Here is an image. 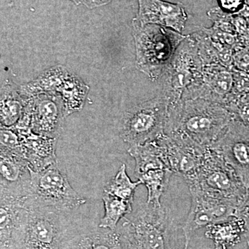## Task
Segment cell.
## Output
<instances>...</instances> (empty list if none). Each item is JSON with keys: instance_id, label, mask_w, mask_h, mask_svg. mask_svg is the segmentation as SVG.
I'll use <instances>...</instances> for the list:
<instances>
[{"instance_id": "ba28073f", "label": "cell", "mask_w": 249, "mask_h": 249, "mask_svg": "<svg viewBox=\"0 0 249 249\" xmlns=\"http://www.w3.org/2000/svg\"><path fill=\"white\" fill-rule=\"evenodd\" d=\"M29 196L34 204L70 214L86 203L71 186L58 162L41 171H34L29 167Z\"/></svg>"}, {"instance_id": "52a82bcc", "label": "cell", "mask_w": 249, "mask_h": 249, "mask_svg": "<svg viewBox=\"0 0 249 249\" xmlns=\"http://www.w3.org/2000/svg\"><path fill=\"white\" fill-rule=\"evenodd\" d=\"M169 107L168 96L162 94L124 112L119 135L128 148L151 142L165 134Z\"/></svg>"}, {"instance_id": "30bf717a", "label": "cell", "mask_w": 249, "mask_h": 249, "mask_svg": "<svg viewBox=\"0 0 249 249\" xmlns=\"http://www.w3.org/2000/svg\"><path fill=\"white\" fill-rule=\"evenodd\" d=\"M62 249H124L117 230L99 227L98 222L71 214Z\"/></svg>"}, {"instance_id": "6da1fadb", "label": "cell", "mask_w": 249, "mask_h": 249, "mask_svg": "<svg viewBox=\"0 0 249 249\" xmlns=\"http://www.w3.org/2000/svg\"><path fill=\"white\" fill-rule=\"evenodd\" d=\"M235 118L224 105L195 98L170 106L165 134L211 147Z\"/></svg>"}, {"instance_id": "e0dca14e", "label": "cell", "mask_w": 249, "mask_h": 249, "mask_svg": "<svg viewBox=\"0 0 249 249\" xmlns=\"http://www.w3.org/2000/svg\"><path fill=\"white\" fill-rule=\"evenodd\" d=\"M206 228L205 236L213 242L214 249H229L234 247L240 243L245 232V223L235 215Z\"/></svg>"}, {"instance_id": "7a4b0ae2", "label": "cell", "mask_w": 249, "mask_h": 249, "mask_svg": "<svg viewBox=\"0 0 249 249\" xmlns=\"http://www.w3.org/2000/svg\"><path fill=\"white\" fill-rule=\"evenodd\" d=\"M117 230L124 249H172L173 221L163 206L142 203Z\"/></svg>"}, {"instance_id": "cb8c5ba5", "label": "cell", "mask_w": 249, "mask_h": 249, "mask_svg": "<svg viewBox=\"0 0 249 249\" xmlns=\"http://www.w3.org/2000/svg\"><path fill=\"white\" fill-rule=\"evenodd\" d=\"M219 9L227 14H240L245 6V0H217Z\"/></svg>"}, {"instance_id": "9c48e42d", "label": "cell", "mask_w": 249, "mask_h": 249, "mask_svg": "<svg viewBox=\"0 0 249 249\" xmlns=\"http://www.w3.org/2000/svg\"><path fill=\"white\" fill-rule=\"evenodd\" d=\"M191 208L181 227L185 243L188 249L191 237L196 231L214 223L227 220L235 215L237 206L235 203L213 196L199 190H189Z\"/></svg>"}, {"instance_id": "8992f818", "label": "cell", "mask_w": 249, "mask_h": 249, "mask_svg": "<svg viewBox=\"0 0 249 249\" xmlns=\"http://www.w3.org/2000/svg\"><path fill=\"white\" fill-rule=\"evenodd\" d=\"M197 42L191 37L181 42L165 73L164 94L170 106L198 98L203 83V67Z\"/></svg>"}, {"instance_id": "44dd1931", "label": "cell", "mask_w": 249, "mask_h": 249, "mask_svg": "<svg viewBox=\"0 0 249 249\" xmlns=\"http://www.w3.org/2000/svg\"><path fill=\"white\" fill-rule=\"evenodd\" d=\"M173 175V172L168 169H155L149 170L137 177L142 184L146 187L147 203L162 206L160 199L168 189Z\"/></svg>"}, {"instance_id": "d4e9b609", "label": "cell", "mask_w": 249, "mask_h": 249, "mask_svg": "<svg viewBox=\"0 0 249 249\" xmlns=\"http://www.w3.org/2000/svg\"><path fill=\"white\" fill-rule=\"evenodd\" d=\"M112 0H86L85 1V6L89 9L98 7V6L106 5L110 2Z\"/></svg>"}, {"instance_id": "5b68a950", "label": "cell", "mask_w": 249, "mask_h": 249, "mask_svg": "<svg viewBox=\"0 0 249 249\" xmlns=\"http://www.w3.org/2000/svg\"><path fill=\"white\" fill-rule=\"evenodd\" d=\"M189 190H199L235 203L237 206L247 193V187L231 165L212 147H207L196 173L184 180Z\"/></svg>"}, {"instance_id": "d6986e66", "label": "cell", "mask_w": 249, "mask_h": 249, "mask_svg": "<svg viewBox=\"0 0 249 249\" xmlns=\"http://www.w3.org/2000/svg\"><path fill=\"white\" fill-rule=\"evenodd\" d=\"M30 98H26L20 89L14 85L5 84L1 88V125L12 127L20 119Z\"/></svg>"}, {"instance_id": "8fae6325", "label": "cell", "mask_w": 249, "mask_h": 249, "mask_svg": "<svg viewBox=\"0 0 249 249\" xmlns=\"http://www.w3.org/2000/svg\"><path fill=\"white\" fill-rule=\"evenodd\" d=\"M222 155L242 182L249 188V127L234 118L217 142L212 145Z\"/></svg>"}, {"instance_id": "7c38bea8", "label": "cell", "mask_w": 249, "mask_h": 249, "mask_svg": "<svg viewBox=\"0 0 249 249\" xmlns=\"http://www.w3.org/2000/svg\"><path fill=\"white\" fill-rule=\"evenodd\" d=\"M32 130L34 133L56 139L66 117L61 97L53 93H42L30 98Z\"/></svg>"}, {"instance_id": "ac0fdd59", "label": "cell", "mask_w": 249, "mask_h": 249, "mask_svg": "<svg viewBox=\"0 0 249 249\" xmlns=\"http://www.w3.org/2000/svg\"><path fill=\"white\" fill-rule=\"evenodd\" d=\"M89 87L76 76L67 71L58 85L55 94L61 97L65 116L81 110L86 99Z\"/></svg>"}, {"instance_id": "4fadbf2b", "label": "cell", "mask_w": 249, "mask_h": 249, "mask_svg": "<svg viewBox=\"0 0 249 249\" xmlns=\"http://www.w3.org/2000/svg\"><path fill=\"white\" fill-rule=\"evenodd\" d=\"M139 11L132 24L139 27L157 24L181 34L185 28L188 16L181 3L163 0H138Z\"/></svg>"}, {"instance_id": "5bb4252c", "label": "cell", "mask_w": 249, "mask_h": 249, "mask_svg": "<svg viewBox=\"0 0 249 249\" xmlns=\"http://www.w3.org/2000/svg\"><path fill=\"white\" fill-rule=\"evenodd\" d=\"M234 86L235 81L231 72L219 65H208L203 69V83L199 98L227 107L236 100L232 94Z\"/></svg>"}, {"instance_id": "4316f807", "label": "cell", "mask_w": 249, "mask_h": 249, "mask_svg": "<svg viewBox=\"0 0 249 249\" xmlns=\"http://www.w3.org/2000/svg\"><path fill=\"white\" fill-rule=\"evenodd\" d=\"M71 1L76 3V4H83L85 5V1H86V0H71Z\"/></svg>"}, {"instance_id": "277c9868", "label": "cell", "mask_w": 249, "mask_h": 249, "mask_svg": "<svg viewBox=\"0 0 249 249\" xmlns=\"http://www.w3.org/2000/svg\"><path fill=\"white\" fill-rule=\"evenodd\" d=\"M70 214L33 204L9 249H62Z\"/></svg>"}, {"instance_id": "9a60e30c", "label": "cell", "mask_w": 249, "mask_h": 249, "mask_svg": "<svg viewBox=\"0 0 249 249\" xmlns=\"http://www.w3.org/2000/svg\"><path fill=\"white\" fill-rule=\"evenodd\" d=\"M24 155L29 168L38 172L58 162L55 155L56 139L42 137L33 133L29 137L20 138Z\"/></svg>"}, {"instance_id": "484cf974", "label": "cell", "mask_w": 249, "mask_h": 249, "mask_svg": "<svg viewBox=\"0 0 249 249\" xmlns=\"http://www.w3.org/2000/svg\"><path fill=\"white\" fill-rule=\"evenodd\" d=\"M240 14L245 17H249V0H245V6Z\"/></svg>"}, {"instance_id": "7402d4cb", "label": "cell", "mask_w": 249, "mask_h": 249, "mask_svg": "<svg viewBox=\"0 0 249 249\" xmlns=\"http://www.w3.org/2000/svg\"><path fill=\"white\" fill-rule=\"evenodd\" d=\"M126 165L123 163L115 177L105 185L103 193L115 196L134 204V194L141 181H132L127 174Z\"/></svg>"}, {"instance_id": "ffe728a7", "label": "cell", "mask_w": 249, "mask_h": 249, "mask_svg": "<svg viewBox=\"0 0 249 249\" xmlns=\"http://www.w3.org/2000/svg\"><path fill=\"white\" fill-rule=\"evenodd\" d=\"M102 199L105 214L98 221V226L103 229L116 231L121 221L133 211V204L105 193Z\"/></svg>"}, {"instance_id": "2e32d148", "label": "cell", "mask_w": 249, "mask_h": 249, "mask_svg": "<svg viewBox=\"0 0 249 249\" xmlns=\"http://www.w3.org/2000/svg\"><path fill=\"white\" fill-rule=\"evenodd\" d=\"M127 152L135 160L134 172L137 177L149 170H170L160 137L142 145L129 147Z\"/></svg>"}, {"instance_id": "603a6c76", "label": "cell", "mask_w": 249, "mask_h": 249, "mask_svg": "<svg viewBox=\"0 0 249 249\" xmlns=\"http://www.w3.org/2000/svg\"><path fill=\"white\" fill-rule=\"evenodd\" d=\"M235 216L240 217L245 223V232L244 237L247 240L249 249V188L247 195L236 209Z\"/></svg>"}, {"instance_id": "3957f363", "label": "cell", "mask_w": 249, "mask_h": 249, "mask_svg": "<svg viewBox=\"0 0 249 249\" xmlns=\"http://www.w3.org/2000/svg\"><path fill=\"white\" fill-rule=\"evenodd\" d=\"M137 65L152 79L164 76L177 49L186 36L157 24L144 27L133 24Z\"/></svg>"}]
</instances>
